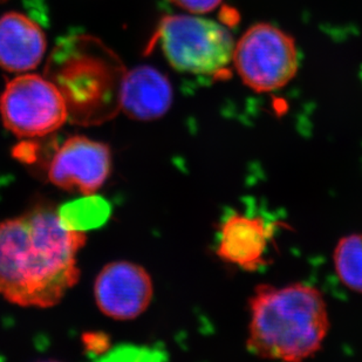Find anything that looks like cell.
Masks as SVG:
<instances>
[{"mask_svg": "<svg viewBox=\"0 0 362 362\" xmlns=\"http://www.w3.org/2000/svg\"><path fill=\"white\" fill-rule=\"evenodd\" d=\"M46 38L35 21L10 12L0 18V67L8 72L35 69L44 58Z\"/></svg>", "mask_w": 362, "mask_h": 362, "instance_id": "obj_11", "label": "cell"}, {"mask_svg": "<svg viewBox=\"0 0 362 362\" xmlns=\"http://www.w3.org/2000/svg\"><path fill=\"white\" fill-rule=\"evenodd\" d=\"M4 126L19 139L47 136L69 120L65 100L46 76L21 74L0 95Z\"/></svg>", "mask_w": 362, "mask_h": 362, "instance_id": "obj_6", "label": "cell"}, {"mask_svg": "<svg viewBox=\"0 0 362 362\" xmlns=\"http://www.w3.org/2000/svg\"><path fill=\"white\" fill-rule=\"evenodd\" d=\"M271 233L262 217L233 214L222 226L216 255L243 270H258L267 263Z\"/></svg>", "mask_w": 362, "mask_h": 362, "instance_id": "obj_9", "label": "cell"}, {"mask_svg": "<svg viewBox=\"0 0 362 362\" xmlns=\"http://www.w3.org/2000/svg\"><path fill=\"white\" fill-rule=\"evenodd\" d=\"M246 346L262 359L301 361L319 352L329 329L320 291L306 284L257 286L250 298Z\"/></svg>", "mask_w": 362, "mask_h": 362, "instance_id": "obj_2", "label": "cell"}, {"mask_svg": "<svg viewBox=\"0 0 362 362\" xmlns=\"http://www.w3.org/2000/svg\"><path fill=\"white\" fill-rule=\"evenodd\" d=\"M58 212L66 228L86 233L103 226L110 218L112 208L110 202L93 194L62 205Z\"/></svg>", "mask_w": 362, "mask_h": 362, "instance_id": "obj_12", "label": "cell"}, {"mask_svg": "<svg viewBox=\"0 0 362 362\" xmlns=\"http://www.w3.org/2000/svg\"><path fill=\"white\" fill-rule=\"evenodd\" d=\"M112 170L106 144L86 136H71L59 148L48 168L52 185L66 192L93 195L103 188Z\"/></svg>", "mask_w": 362, "mask_h": 362, "instance_id": "obj_7", "label": "cell"}, {"mask_svg": "<svg viewBox=\"0 0 362 362\" xmlns=\"http://www.w3.org/2000/svg\"><path fill=\"white\" fill-rule=\"evenodd\" d=\"M94 297L103 315L115 320H133L149 308L154 284L144 267L117 260L100 271L94 284Z\"/></svg>", "mask_w": 362, "mask_h": 362, "instance_id": "obj_8", "label": "cell"}, {"mask_svg": "<svg viewBox=\"0 0 362 362\" xmlns=\"http://www.w3.org/2000/svg\"><path fill=\"white\" fill-rule=\"evenodd\" d=\"M155 42L178 72L206 76L228 69L236 44L226 26L192 16L164 17L151 45Z\"/></svg>", "mask_w": 362, "mask_h": 362, "instance_id": "obj_4", "label": "cell"}, {"mask_svg": "<svg viewBox=\"0 0 362 362\" xmlns=\"http://www.w3.org/2000/svg\"><path fill=\"white\" fill-rule=\"evenodd\" d=\"M174 100L173 86L167 76L151 66H140L126 72L120 93V110L137 121L163 117Z\"/></svg>", "mask_w": 362, "mask_h": 362, "instance_id": "obj_10", "label": "cell"}, {"mask_svg": "<svg viewBox=\"0 0 362 362\" xmlns=\"http://www.w3.org/2000/svg\"><path fill=\"white\" fill-rule=\"evenodd\" d=\"M126 72L120 57L100 39L74 35L59 41L52 51L45 76L62 93L69 121L96 126L120 112Z\"/></svg>", "mask_w": 362, "mask_h": 362, "instance_id": "obj_3", "label": "cell"}, {"mask_svg": "<svg viewBox=\"0 0 362 362\" xmlns=\"http://www.w3.org/2000/svg\"><path fill=\"white\" fill-rule=\"evenodd\" d=\"M233 62L249 88L278 90L293 79L299 67L296 41L272 24L253 25L235 44Z\"/></svg>", "mask_w": 362, "mask_h": 362, "instance_id": "obj_5", "label": "cell"}, {"mask_svg": "<svg viewBox=\"0 0 362 362\" xmlns=\"http://www.w3.org/2000/svg\"><path fill=\"white\" fill-rule=\"evenodd\" d=\"M176 6L188 11L190 13L204 14L218 7L222 0H170Z\"/></svg>", "mask_w": 362, "mask_h": 362, "instance_id": "obj_14", "label": "cell"}, {"mask_svg": "<svg viewBox=\"0 0 362 362\" xmlns=\"http://www.w3.org/2000/svg\"><path fill=\"white\" fill-rule=\"evenodd\" d=\"M86 242L49 206L0 222V297L21 308L58 305L79 281L76 258Z\"/></svg>", "mask_w": 362, "mask_h": 362, "instance_id": "obj_1", "label": "cell"}, {"mask_svg": "<svg viewBox=\"0 0 362 362\" xmlns=\"http://www.w3.org/2000/svg\"><path fill=\"white\" fill-rule=\"evenodd\" d=\"M333 260L340 281L349 290L362 293V233H353L339 240Z\"/></svg>", "mask_w": 362, "mask_h": 362, "instance_id": "obj_13", "label": "cell"}]
</instances>
